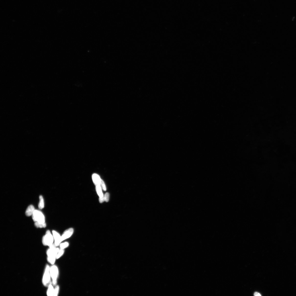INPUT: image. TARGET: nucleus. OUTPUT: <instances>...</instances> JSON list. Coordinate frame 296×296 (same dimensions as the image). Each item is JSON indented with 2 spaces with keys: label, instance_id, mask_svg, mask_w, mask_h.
Masks as SVG:
<instances>
[{
  "label": "nucleus",
  "instance_id": "1",
  "mask_svg": "<svg viewBox=\"0 0 296 296\" xmlns=\"http://www.w3.org/2000/svg\"><path fill=\"white\" fill-rule=\"evenodd\" d=\"M49 247V249L46 251L47 261L53 265L55 262L57 256L60 249L56 247L54 243Z\"/></svg>",
  "mask_w": 296,
  "mask_h": 296
},
{
  "label": "nucleus",
  "instance_id": "2",
  "mask_svg": "<svg viewBox=\"0 0 296 296\" xmlns=\"http://www.w3.org/2000/svg\"><path fill=\"white\" fill-rule=\"evenodd\" d=\"M50 266L47 265L45 267L44 272L43 275L42 282L43 285L45 287H48L52 282L50 271Z\"/></svg>",
  "mask_w": 296,
  "mask_h": 296
},
{
  "label": "nucleus",
  "instance_id": "3",
  "mask_svg": "<svg viewBox=\"0 0 296 296\" xmlns=\"http://www.w3.org/2000/svg\"><path fill=\"white\" fill-rule=\"evenodd\" d=\"M50 271L52 280V283L53 286H56L57 283L59 273L57 266L54 264L52 265L51 266H50Z\"/></svg>",
  "mask_w": 296,
  "mask_h": 296
},
{
  "label": "nucleus",
  "instance_id": "4",
  "mask_svg": "<svg viewBox=\"0 0 296 296\" xmlns=\"http://www.w3.org/2000/svg\"><path fill=\"white\" fill-rule=\"evenodd\" d=\"M54 239L53 234H52L49 230L46 232L45 235L43 236L42 242L44 246H50L53 244Z\"/></svg>",
  "mask_w": 296,
  "mask_h": 296
},
{
  "label": "nucleus",
  "instance_id": "5",
  "mask_svg": "<svg viewBox=\"0 0 296 296\" xmlns=\"http://www.w3.org/2000/svg\"><path fill=\"white\" fill-rule=\"evenodd\" d=\"M32 218L35 222L45 223V217L43 213L40 211L35 210L32 215Z\"/></svg>",
  "mask_w": 296,
  "mask_h": 296
},
{
  "label": "nucleus",
  "instance_id": "6",
  "mask_svg": "<svg viewBox=\"0 0 296 296\" xmlns=\"http://www.w3.org/2000/svg\"><path fill=\"white\" fill-rule=\"evenodd\" d=\"M52 232L54 239V244L56 247L58 246L62 242L61 236L55 231H52Z\"/></svg>",
  "mask_w": 296,
  "mask_h": 296
},
{
  "label": "nucleus",
  "instance_id": "7",
  "mask_svg": "<svg viewBox=\"0 0 296 296\" xmlns=\"http://www.w3.org/2000/svg\"><path fill=\"white\" fill-rule=\"evenodd\" d=\"M74 232V229L72 228H69L66 230L61 236L62 241L70 238L73 234Z\"/></svg>",
  "mask_w": 296,
  "mask_h": 296
},
{
  "label": "nucleus",
  "instance_id": "8",
  "mask_svg": "<svg viewBox=\"0 0 296 296\" xmlns=\"http://www.w3.org/2000/svg\"><path fill=\"white\" fill-rule=\"evenodd\" d=\"M93 181L96 186L100 185L102 180L98 175L96 174H94L92 175Z\"/></svg>",
  "mask_w": 296,
  "mask_h": 296
},
{
  "label": "nucleus",
  "instance_id": "9",
  "mask_svg": "<svg viewBox=\"0 0 296 296\" xmlns=\"http://www.w3.org/2000/svg\"><path fill=\"white\" fill-rule=\"evenodd\" d=\"M53 286V284L52 283H51L48 286V288L46 293L47 296H54V288Z\"/></svg>",
  "mask_w": 296,
  "mask_h": 296
},
{
  "label": "nucleus",
  "instance_id": "10",
  "mask_svg": "<svg viewBox=\"0 0 296 296\" xmlns=\"http://www.w3.org/2000/svg\"><path fill=\"white\" fill-rule=\"evenodd\" d=\"M35 210L34 207L33 205H31L27 208L25 212L26 215L28 216L32 215Z\"/></svg>",
  "mask_w": 296,
  "mask_h": 296
},
{
  "label": "nucleus",
  "instance_id": "11",
  "mask_svg": "<svg viewBox=\"0 0 296 296\" xmlns=\"http://www.w3.org/2000/svg\"><path fill=\"white\" fill-rule=\"evenodd\" d=\"M102 189L100 185L96 186V190L97 194L98 195L99 198L103 197L104 195L102 192Z\"/></svg>",
  "mask_w": 296,
  "mask_h": 296
},
{
  "label": "nucleus",
  "instance_id": "12",
  "mask_svg": "<svg viewBox=\"0 0 296 296\" xmlns=\"http://www.w3.org/2000/svg\"><path fill=\"white\" fill-rule=\"evenodd\" d=\"M39 199L40 202L38 204V208L40 209H42L44 207V200L42 195L40 196Z\"/></svg>",
  "mask_w": 296,
  "mask_h": 296
},
{
  "label": "nucleus",
  "instance_id": "13",
  "mask_svg": "<svg viewBox=\"0 0 296 296\" xmlns=\"http://www.w3.org/2000/svg\"><path fill=\"white\" fill-rule=\"evenodd\" d=\"M35 226L37 228H45L46 227V224L45 223H42L38 222H35Z\"/></svg>",
  "mask_w": 296,
  "mask_h": 296
},
{
  "label": "nucleus",
  "instance_id": "14",
  "mask_svg": "<svg viewBox=\"0 0 296 296\" xmlns=\"http://www.w3.org/2000/svg\"><path fill=\"white\" fill-rule=\"evenodd\" d=\"M69 245V243L65 242L61 243L60 245V249H61L64 250L66 248H67Z\"/></svg>",
  "mask_w": 296,
  "mask_h": 296
},
{
  "label": "nucleus",
  "instance_id": "15",
  "mask_svg": "<svg viewBox=\"0 0 296 296\" xmlns=\"http://www.w3.org/2000/svg\"><path fill=\"white\" fill-rule=\"evenodd\" d=\"M64 250L60 249L57 255V259H58L60 258L64 254Z\"/></svg>",
  "mask_w": 296,
  "mask_h": 296
},
{
  "label": "nucleus",
  "instance_id": "16",
  "mask_svg": "<svg viewBox=\"0 0 296 296\" xmlns=\"http://www.w3.org/2000/svg\"><path fill=\"white\" fill-rule=\"evenodd\" d=\"M60 290V287L58 285H56L54 288V296H57L59 294Z\"/></svg>",
  "mask_w": 296,
  "mask_h": 296
},
{
  "label": "nucleus",
  "instance_id": "17",
  "mask_svg": "<svg viewBox=\"0 0 296 296\" xmlns=\"http://www.w3.org/2000/svg\"><path fill=\"white\" fill-rule=\"evenodd\" d=\"M104 197L105 200V201L106 202H108L110 199V194L108 193H106L104 195Z\"/></svg>",
  "mask_w": 296,
  "mask_h": 296
},
{
  "label": "nucleus",
  "instance_id": "18",
  "mask_svg": "<svg viewBox=\"0 0 296 296\" xmlns=\"http://www.w3.org/2000/svg\"><path fill=\"white\" fill-rule=\"evenodd\" d=\"M100 185L101 186L102 190H103L104 191H106V188L105 184L103 181L102 180Z\"/></svg>",
  "mask_w": 296,
  "mask_h": 296
},
{
  "label": "nucleus",
  "instance_id": "19",
  "mask_svg": "<svg viewBox=\"0 0 296 296\" xmlns=\"http://www.w3.org/2000/svg\"><path fill=\"white\" fill-rule=\"evenodd\" d=\"M99 201L101 203H102L105 201L104 196L103 197H102L99 198Z\"/></svg>",
  "mask_w": 296,
  "mask_h": 296
},
{
  "label": "nucleus",
  "instance_id": "20",
  "mask_svg": "<svg viewBox=\"0 0 296 296\" xmlns=\"http://www.w3.org/2000/svg\"><path fill=\"white\" fill-rule=\"evenodd\" d=\"M254 295L255 296H261L260 293L257 292H255Z\"/></svg>",
  "mask_w": 296,
  "mask_h": 296
}]
</instances>
